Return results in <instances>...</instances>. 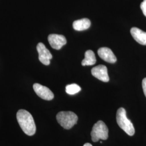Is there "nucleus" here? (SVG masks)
<instances>
[{
    "label": "nucleus",
    "mask_w": 146,
    "mask_h": 146,
    "mask_svg": "<svg viewBox=\"0 0 146 146\" xmlns=\"http://www.w3.org/2000/svg\"><path fill=\"white\" fill-rule=\"evenodd\" d=\"M17 122L23 132L32 136L36 133V125L31 114L26 110H19L16 114Z\"/></svg>",
    "instance_id": "1"
},
{
    "label": "nucleus",
    "mask_w": 146,
    "mask_h": 146,
    "mask_svg": "<svg viewBox=\"0 0 146 146\" xmlns=\"http://www.w3.org/2000/svg\"><path fill=\"white\" fill-rule=\"evenodd\" d=\"M116 122L120 128L125 131L128 135H134L135 134L134 127L131 120L127 118L125 108H120L117 110L116 113Z\"/></svg>",
    "instance_id": "2"
},
{
    "label": "nucleus",
    "mask_w": 146,
    "mask_h": 146,
    "mask_svg": "<svg viewBox=\"0 0 146 146\" xmlns=\"http://www.w3.org/2000/svg\"><path fill=\"white\" fill-rule=\"evenodd\" d=\"M58 123L66 129H70L76 124L78 117L72 111H60L56 115Z\"/></svg>",
    "instance_id": "3"
},
{
    "label": "nucleus",
    "mask_w": 146,
    "mask_h": 146,
    "mask_svg": "<svg viewBox=\"0 0 146 146\" xmlns=\"http://www.w3.org/2000/svg\"><path fill=\"white\" fill-rule=\"evenodd\" d=\"M92 139L94 142L101 140H106L108 137V129L102 121H99L94 125L91 131Z\"/></svg>",
    "instance_id": "4"
},
{
    "label": "nucleus",
    "mask_w": 146,
    "mask_h": 146,
    "mask_svg": "<svg viewBox=\"0 0 146 146\" xmlns=\"http://www.w3.org/2000/svg\"><path fill=\"white\" fill-rule=\"evenodd\" d=\"M37 50L38 53V59L40 62L46 66L50 64V60L52 58V55L47 49L45 45L42 43L37 44Z\"/></svg>",
    "instance_id": "5"
},
{
    "label": "nucleus",
    "mask_w": 146,
    "mask_h": 146,
    "mask_svg": "<svg viewBox=\"0 0 146 146\" xmlns=\"http://www.w3.org/2000/svg\"><path fill=\"white\" fill-rule=\"evenodd\" d=\"M33 89L36 94L42 99L50 101L54 99V95L52 92L46 86L35 84L33 85Z\"/></svg>",
    "instance_id": "6"
},
{
    "label": "nucleus",
    "mask_w": 146,
    "mask_h": 146,
    "mask_svg": "<svg viewBox=\"0 0 146 146\" xmlns=\"http://www.w3.org/2000/svg\"><path fill=\"white\" fill-rule=\"evenodd\" d=\"M91 72L93 76L102 82H108L110 81L107 68L104 65H99L95 67L92 68Z\"/></svg>",
    "instance_id": "7"
},
{
    "label": "nucleus",
    "mask_w": 146,
    "mask_h": 146,
    "mask_svg": "<svg viewBox=\"0 0 146 146\" xmlns=\"http://www.w3.org/2000/svg\"><path fill=\"white\" fill-rule=\"evenodd\" d=\"M48 40L52 48L59 50L67 43L66 37L62 35L50 34L48 37Z\"/></svg>",
    "instance_id": "8"
},
{
    "label": "nucleus",
    "mask_w": 146,
    "mask_h": 146,
    "mask_svg": "<svg viewBox=\"0 0 146 146\" xmlns=\"http://www.w3.org/2000/svg\"><path fill=\"white\" fill-rule=\"evenodd\" d=\"M100 58L107 62L114 63L116 62L117 58L111 50L107 47H102L98 51Z\"/></svg>",
    "instance_id": "9"
},
{
    "label": "nucleus",
    "mask_w": 146,
    "mask_h": 146,
    "mask_svg": "<svg viewBox=\"0 0 146 146\" xmlns=\"http://www.w3.org/2000/svg\"><path fill=\"white\" fill-rule=\"evenodd\" d=\"M131 35L139 44L146 46V32L138 28L133 27L131 29Z\"/></svg>",
    "instance_id": "10"
},
{
    "label": "nucleus",
    "mask_w": 146,
    "mask_h": 146,
    "mask_svg": "<svg viewBox=\"0 0 146 146\" xmlns=\"http://www.w3.org/2000/svg\"><path fill=\"white\" fill-rule=\"evenodd\" d=\"M91 25L90 21L88 19H82L73 22V28L77 31H82L88 29Z\"/></svg>",
    "instance_id": "11"
},
{
    "label": "nucleus",
    "mask_w": 146,
    "mask_h": 146,
    "mask_svg": "<svg viewBox=\"0 0 146 146\" xmlns=\"http://www.w3.org/2000/svg\"><path fill=\"white\" fill-rule=\"evenodd\" d=\"M96 62V59L94 52L91 50H88L85 52L84 58L82 60L81 64L83 66H92L95 64Z\"/></svg>",
    "instance_id": "12"
},
{
    "label": "nucleus",
    "mask_w": 146,
    "mask_h": 146,
    "mask_svg": "<svg viewBox=\"0 0 146 146\" xmlns=\"http://www.w3.org/2000/svg\"><path fill=\"white\" fill-rule=\"evenodd\" d=\"M81 90V87L77 84H68L66 87V92L69 95L77 94Z\"/></svg>",
    "instance_id": "13"
},
{
    "label": "nucleus",
    "mask_w": 146,
    "mask_h": 146,
    "mask_svg": "<svg viewBox=\"0 0 146 146\" xmlns=\"http://www.w3.org/2000/svg\"><path fill=\"white\" fill-rule=\"evenodd\" d=\"M140 8L143 14L146 17V0H143V1L141 3Z\"/></svg>",
    "instance_id": "14"
},
{
    "label": "nucleus",
    "mask_w": 146,
    "mask_h": 146,
    "mask_svg": "<svg viewBox=\"0 0 146 146\" xmlns=\"http://www.w3.org/2000/svg\"><path fill=\"white\" fill-rule=\"evenodd\" d=\"M142 88H143V93L146 97V78L142 80Z\"/></svg>",
    "instance_id": "15"
},
{
    "label": "nucleus",
    "mask_w": 146,
    "mask_h": 146,
    "mask_svg": "<svg viewBox=\"0 0 146 146\" xmlns=\"http://www.w3.org/2000/svg\"><path fill=\"white\" fill-rule=\"evenodd\" d=\"M84 146H93L90 143H85L84 145Z\"/></svg>",
    "instance_id": "16"
}]
</instances>
